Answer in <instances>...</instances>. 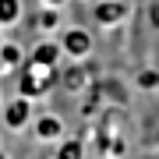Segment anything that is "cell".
Instances as JSON below:
<instances>
[{"instance_id":"8","label":"cell","mask_w":159,"mask_h":159,"mask_svg":"<svg viewBox=\"0 0 159 159\" xmlns=\"http://www.w3.org/2000/svg\"><path fill=\"white\" fill-rule=\"evenodd\" d=\"M0 64H4V67H18V64H21V50H18V46L14 43H4V46H0Z\"/></svg>"},{"instance_id":"7","label":"cell","mask_w":159,"mask_h":159,"mask_svg":"<svg viewBox=\"0 0 159 159\" xmlns=\"http://www.w3.org/2000/svg\"><path fill=\"white\" fill-rule=\"evenodd\" d=\"M81 156H85V142L71 138V142H64V145L57 148V156H53V159H81Z\"/></svg>"},{"instance_id":"11","label":"cell","mask_w":159,"mask_h":159,"mask_svg":"<svg viewBox=\"0 0 159 159\" xmlns=\"http://www.w3.org/2000/svg\"><path fill=\"white\" fill-rule=\"evenodd\" d=\"M39 25L43 29H57V7H46V11L39 14Z\"/></svg>"},{"instance_id":"13","label":"cell","mask_w":159,"mask_h":159,"mask_svg":"<svg viewBox=\"0 0 159 159\" xmlns=\"http://www.w3.org/2000/svg\"><path fill=\"white\" fill-rule=\"evenodd\" d=\"M46 4H50V7H60V4H67V0H46Z\"/></svg>"},{"instance_id":"14","label":"cell","mask_w":159,"mask_h":159,"mask_svg":"<svg viewBox=\"0 0 159 159\" xmlns=\"http://www.w3.org/2000/svg\"><path fill=\"white\" fill-rule=\"evenodd\" d=\"M0 159H7V152H0Z\"/></svg>"},{"instance_id":"10","label":"cell","mask_w":159,"mask_h":159,"mask_svg":"<svg viewBox=\"0 0 159 159\" xmlns=\"http://www.w3.org/2000/svg\"><path fill=\"white\" fill-rule=\"evenodd\" d=\"M138 85H142V89H156L159 85V71H142V74H138Z\"/></svg>"},{"instance_id":"1","label":"cell","mask_w":159,"mask_h":159,"mask_svg":"<svg viewBox=\"0 0 159 159\" xmlns=\"http://www.w3.org/2000/svg\"><path fill=\"white\" fill-rule=\"evenodd\" d=\"M53 78H57V74H53V67H43V64H25L21 67V78H18V92H21V99H35V96H43L46 89L53 85Z\"/></svg>"},{"instance_id":"4","label":"cell","mask_w":159,"mask_h":159,"mask_svg":"<svg viewBox=\"0 0 159 159\" xmlns=\"http://www.w3.org/2000/svg\"><path fill=\"white\" fill-rule=\"evenodd\" d=\"M60 46L71 53V57H85V53L92 50V35L81 32V29H71V32H64V43Z\"/></svg>"},{"instance_id":"6","label":"cell","mask_w":159,"mask_h":159,"mask_svg":"<svg viewBox=\"0 0 159 159\" xmlns=\"http://www.w3.org/2000/svg\"><path fill=\"white\" fill-rule=\"evenodd\" d=\"M35 134H39V138H60L64 134V124L57 117H39V120H35Z\"/></svg>"},{"instance_id":"15","label":"cell","mask_w":159,"mask_h":159,"mask_svg":"<svg viewBox=\"0 0 159 159\" xmlns=\"http://www.w3.org/2000/svg\"><path fill=\"white\" fill-rule=\"evenodd\" d=\"M0 46H4V35H0Z\"/></svg>"},{"instance_id":"9","label":"cell","mask_w":159,"mask_h":159,"mask_svg":"<svg viewBox=\"0 0 159 159\" xmlns=\"http://www.w3.org/2000/svg\"><path fill=\"white\" fill-rule=\"evenodd\" d=\"M18 0H0V25H11V21H18Z\"/></svg>"},{"instance_id":"5","label":"cell","mask_w":159,"mask_h":159,"mask_svg":"<svg viewBox=\"0 0 159 159\" xmlns=\"http://www.w3.org/2000/svg\"><path fill=\"white\" fill-rule=\"evenodd\" d=\"M60 57V46L57 43H43V46H35V53H32V64H43V67H53Z\"/></svg>"},{"instance_id":"2","label":"cell","mask_w":159,"mask_h":159,"mask_svg":"<svg viewBox=\"0 0 159 159\" xmlns=\"http://www.w3.org/2000/svg\"><path fill=\"white\" fill-rule=\"evenodd\" d=\"M124 14H127V4H124V0H99V4L92 7V18H96L99 25H117Z\"/></svg>"},{"instance_id":"12","label":"cell","mask_w":159,"mask_h":159,"mask_svg":"<svg viewBox=\"0 0 159 159\" xmlns=\"http://www.w3.org/2000/svg\"><path fill=\"white\" fill-rule=\"evenodd\" d=\"M152 21H156V25H159V4H156V7H152Z\"/></svg>"},{"instance_id":"3","label":"cell","mask_w":159,"mask_h":159,"mask_svg":"<svg viewBox=\"0 0 159 159\" xmlns=\"http://www.w3.org/2000/svg\"><path fill=\"white\" fill-rule=\"evenodd\" d=\"M4 120H7V127H25L32 120V106H29V99H11L7 102V113H4Z\"/></svg>"}]
</instances>
